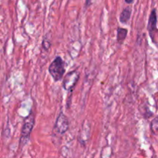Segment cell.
I'll list each match as a JSON object with an SVG mask.
<instances>
[{
	"label": "cell",
	"mask_w": 158,
	"mask_h": 158,
	"mask_svg": "<svg viewBox=\"0 0 158 158\" xmlns=\"http://www.w3.org/2000/svg\"><path fill=\"white\" fill-rule=\"evenodd\" d=\"M66 72L65 63L60 56H56L49 66V73L55 82L62 80Z\"/></svg>",
	"instance_id": "6da1fadb"
},
{
	"label": "cell",
	"mask_w": 158,
	"mask_h": 158,
	"mask_svg": "<svg viewBox=\"0 0 158 158\" xmlns=\"http://www.w3.org/2000/svg\"><path fill=\"white\" fill-rule=\"evenodd\" d=\"M35 116L32 114V112H31L24 119L21 131V137H20V146L26 144V143L28 142L32 129L35 126Z\"/></svg>",
	"instance_id": "7a4b0ae2"
},
{
	"label": "cell",
	"mask_w": 158,
	"mask_h": 158,
	"mask_svg": "<svg viewBox=\"0 0 158 158\" xmlns=\"http://www.w3.org/2000/svg\"><path fill=\"white\" fill-rule=\"evenodd\" d=\"M80 79V73L77 70L68 73L63 80V87L67 92H73Z\"/></svg>",
	"instance_id": "3957f363"
},
{
	"label": "cell",
	"mask_w": 158,
	"mask_h": 158,
	"mask_svg": "<svg viewBox=\"0 0 158 158\" xmlns=\"http://www.w3.org/2000/svg\"><path fill=\"white\" fill-rule=\"evenodd\" d=\"M68 130H69V120L67 117L61 111L55 122L53 131L56 134L63 135Z\"/></svg>",
	"instance_id": "277c9868"
},
{
	"label": "cell",
	"mask_w": 158,
	"mask_h": 158,
	"mask_svg": "<svg viewBox=\"0 0 158 158\" xmlns=\"http://www.w3.org/2000/svg\"><path fill=\"white\" fill-rule=\"evenodd\" d=\"M157 12H156V9H154L152 10V12H151V15H150L149 19H148V32H149L153 42H155V40H154V35H155V32H157Z\"/></svg>",
	"instance_id": "5b68a950"
},
{
	"label": "cell",
	"mask_w": 158,
	"mask_h": 158,
	"mask_svg": "<svg viewBox=\"0 0 158 158\" xmlns=\"http://www.w3.org/2000/svg\"><path fill=\"white\" fill-rule=\"evenodd\" d=\"M131 13H132V9L131 7H126L123 9L120 15V21L121 23L126 24L129 19H131Z\"/></svg>",
	"instance_id": "8992f818"
},
{
	"label": "cell",
	"mask_w": 158,
	"mask_h": 158,
	"mask_svg": "<svg viewBox=\"0 0 158 158\" xmlns=\"http://www.w3.org/2000/svg\"><path fill=\"white\" fill-rule=\"evenodd\" d=\"M128 30L124 28H117V41L120 44H123L124 40H126Z\"/></svg>",
	"instance_id": "52a82bcc"
},
{
	"label": "cell",
	"mask_w": 158,
	"mask_h": 158,
	"mask_svg": "<svg viewBox=\"0 0 158 158\" xmlns=\"http://www.w3.org/2000/svg\"><path fill=\"white\" fill-rule=\"evenodd\" d=\"M42 46H43V49L46 51H48L51 47V42L48 38L45 37L43 40V43H42Z\"/></svg>",
	"instance_id": "ba28073f"
},
{
	"label": "cell",
	"mask_w": 158,
	"mask_h": 158,
	"mask_svg": "<svg viewBox=\"0 0 158 158\" xmlns=\"http://www.w3.org/2000/svg\"><path fill=\"white\" fill-rule=\"evenodd\" d=\"M151 128L153 132H157L158 131V116L154 118V120L151 121Z\"/></svg>",
	"instance_id": "9c48e42d"
},
{
	"label": "cell",
	"mask_w": 158,
	"mask_h": 158,
	"mask_svg": "<svg viewBox=\"0 0 158 158\" xmlns=\"http://www.w3.org/2000/svg\"><path fill=\"white\" fill-rule=\"evenodd\" d=\"M134 1V0H125V2H126L127 4H131V3H132Z\"/></svg>",
	"instance_id": "30bf717a"
}]
</instances>
